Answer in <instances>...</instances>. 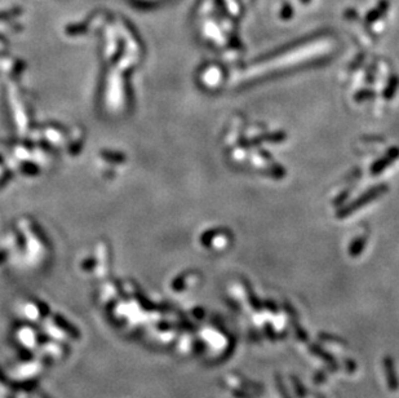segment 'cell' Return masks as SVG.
Segmentation results:
<instances>
[{"instance_id": "obj_1", "label": "cell", "mask_w": 399, "mask_h": 398, "mask_svg": "<svg viewBox=\"0 0 399 398\" xmlns=\"http://www.w3.org/2000/svg\"><path fill=\"white\" fill-rule=\"evenodd\" d=\"M398 157H399V149L394 147V149H392V150H390L389 153L386 154L384 159H381L380 162H377V163L375 164L373 172H379V171H383L384 168L386 167V164L392 163L393 160H396Z\"/></svg>"}]
</instances>
